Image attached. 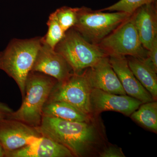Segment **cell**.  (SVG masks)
<instances>
[{"label": "cell", "mask_w": 157, "mask_h": 157, "mask_svg": "<svg viewBox=\"0 0 157 157\" xmlns=\"http://www.w3.org/2000/svg\"><path fill=\"white\" fill-rule=\"evenodd\" d=\"M31 71L53 77L59 83L64 82L73 73L63 57L43 42Z\"/></svg>", "instance_id": "30bf717a"}, {"label": "cell", "mask_w": 157, "mask_h": 157, "mask_svg": "<svg viewBox=\"0 0 157 157\" xmlns=\"http://www.w3.org/2000/svg\"><path fill=\"white\" fill-rule=\"evenodd\" d=\"M42 136L38 127L20 121L7 118L0 122V143L5 153L30 145Z\"/></svg>", "instance_id": "ba28073f"}, {"label": "cell", "mask_w": 157, "mask_h": 157, "mask_svg": "<svg viewBox=\"0 0 157 157\" xmlns=\"http://www.w3.org/2000/svg\"><path fill=\"white\" fill-rule=\"evenodd\" d=\"M86 70L92 88L116 94L127 95L109 63L108 56L103 58L97 64Z\"/></svg>", "instance_id": "7c38bea8"}, {"label": "cell", "mask_w": 157, "mask_h": 157, "mask_svg": "<svg viewBox=\"0 0 157 157\" xmlns=\"http://www.w3.org/2000/svg\"><path fill=\"white\" fill-rule=\"evenodd\" d=\"M92 89L86 69L80 73H73L63 83L57 82L47 101H63L93 115L90 104Z\"/></svg>", "instance_id": "52a82bcc"}, {"label": "cell", "mask_w": 157, "mask_h": 157, "mask_svg": "<svg viewBox=\"0 0 157 157\" xmlns=\"http://www.w3.org/2000/svg\"><path fill=\"white\" fill-rule=\"evenodd\" d=\"M71 152L63 145L42 135L33 143L5 153V157H73Z\"/></svg>", "instance_id": "5bb4252c"}, {"label": "cell", "mask_w": 157, "mask_h": 157, "mask_svg": "<svg viewBox=\"0 0 157 157\" xmlns=\"http://www.w3.org/2000/svg\"><path fill=\"white\" fill-rule=\"evenodd\" d=\"M5 156V152L2 147L0 143V157H4Z\"/></svg>", "instance_id": "cb8c5ba5"}, {"label": "cell", "mask_w": 157, "mask_h": 157, "mask_svg": "<svg viewBox=\"0 0 157 157\" xmlns=\"http://www.w3.org/2000/svg\"><path fill=\"white\" fill-rule=\"evenodd\" d=\"M54 50L63 57L76 73L94 67L107 56L98 45L89 42L73 28L66 32Z\"/></svg>", "instance_id": "277c9868"}, {"label": "cell", "mask_w": 157, "mask_h": 157, "mask_svg": "<svg viewBox=\"0 0 157 157\" xmlns=\"http://www.w3.org/2000/svg\"><path fill=\"white\" fill-rule=\"evenodd\" d=\"M132 15L120 11H94L82 7L78 8L73 28L89 42L98 45Z\"/></svg>", "instance_id": "5b68a950"}, {"label": "cell", "mask_w": 157, "mask_h": 157, "mask_svg": "<svg viewBox=\"0 0 157 157\" xmlns=\"http://www.w3.org/2000/svg\"><path fill=\"white\" fill-rule=\"evenodd\" d=\"M98 45L107 56L120 55L143 59L147 55V50L140 42L132 14Z\"/></svg>", "instance_id": "8992f818"}, {"label": "cell", "mask_w": 157, "mask_h": 157, "mask_svg": "<svg viewBox=\"0 0 157 157\" xmlns=\"http://www.w3.org/2000/svg\"><path fill=\"white\" fill-rule=\"evenodd\" d=\"M13 111L7 104L0 102V122L8 118Z\"/></svg>", "instance_id": "603a6c76"}, {"label": "cell", "mask_w": 157, "mask_h": 157, "mask_svg": "<svg viewBox=\"0 0 157 157\" xmlns=\"http://www.w3.org/2000/svg\"><path fill=\"white\" fill-rule=\"evenodd\" d=\"M155 1L156 0H120L115 4L100 11H120L132 14L141 6Z\"/></svg>", "instance_id": "ffe728a7"}, {"label": "cell", "mask_w": 157, "mask_h": 157, "mask_svg": "<svg viewBox=\"0 0 157 157\" xmlns=\"http://www.w3.org/2000/svg\"><path fill=\"white\" fill-rule=\"evenodd\" d=\"M58 82L55 78L31 71L26 81L25 95L19 109L8 118L16 120L36 128L41 124L43 107Z\"/></svg>", "instance_id": "3957f363"}, {"label": "cell", "mask_w": 157, "mask_h": 157, "mask_svg": "<svg viewBox=\"0 0 157 157\" xmlns=\"http://www.w3.org/2000/svg\"><path fill=\"white\" fill-rule=\"evenodd\" d=\"M100 157H125L122 149L116 145H105L99 152Z\"/></svg>", "instance_id": "44dd1931"}, {"label": "cell", "mask_w": 157, "mask_h": 157, "mask_svg": "<svg viewBox=\"0 0 157 157\" xmlns=\"http://www.w3.org/2000/svg\"><path fill=\"white\" fill-rule=\"evenodd\" d=\"M129 67L137 80L151 95L157 99V71L145 58L128 56L127 58Z\"/></svg>", "instance_id": "9a60e30c"}, {"label": "cell", "mask_w": 157, "mask_h": 157, "mask_svg": "<svg viewBox=\"0 0 157 157\" xmlns=\"http://www.w3.org/2000/svg\"><path fill=\"white\" fill-rule=\"evenodd\" d=\"M108 57L109 63L127 95L137 99L142 103L155 101L150 94L134 75L129 67L128 59L125 56L111 55Z\"/></svg>", "instance_id": "8fae6325"}, {"label": "cell", "mask_w": 157, "mask_h": 157, "mask_svg": "<svg viewBox=\"0 0 157 157\" xmlns=\"http://www.w3.org/2000/svg\"><path fill=\"white\" fill-rule=\"evenodd\" d=\"M142 104L127 95L116 94L95 88H93L91 93V107L94 116L104 111H113L130 117Z\"/></svg>", "instance_id": "9c48e42d"}, {"label": "cell", "mask_w": 157, "mask_h": 157, "mask_svg": "<svg viewBox=\"0 0 157 157\" xmlns=\"http://www.w3.org/2000/svg\"><path fill=\"white\" fill-rule=\"evenodd\" d=\"M78 9V8L63 6L53 12L59 24L66 33L76 24Z\"/></svg>", "instance_id": "d6986e66"}, {"label": "cell", "mask_w": 157, "mask_h": 157, "mask_svg": "<svg viewBox=\"0 0 157 157\" xmlns=\"http://www.w3.org/2000/svg\"><path fill=\"white\" fill-rule=\"evenodd\" d=\"M146 58L157 71V39L155 40L150 48L147 50Z\"/></svg>", "instance_id": "7402d4cb"}, {"label": "cell", "mask_w": 157, "mask_h": 157, "mask_svg": "<svg viewBox=\"0 0 157 157\" xmlns=\"http://www.w3.org/2000/svg\"><path fill=\"white\" fill-rule=\"evenodd\" d=\"M42 44V37L13 39L5 50L0 52V70L15 81L22 99L25 95L27 78Z\"/></svg>", "instance_id": "7a4b0ae2"}, {"label": "cell", "mask_w": 157, "mask_h": 157, "mask_svg": "<svg viewBox=\"0 0 157 157\" xmlns=\"http://www.w3.org/2000/svg\"><path fill=\"white\" fill-rule=\"evenodd\" d=\"M42 114L43 116L70 121H89L97 117L85 113L71 104L60 101H47L43 107Z\"/></svg>", "instance_id": "2e32d148"}, {"label": "cell", "mask_w": 157, "mask_h": 157, "mask_svg": "<svg viewBox=\"0 0 157 157\" xmlns=\"http://www.w3.org/2000/svg\"><path fill=\"white\" fill-rule=\"evenodd\" d=\"M132 16L141 44L148 50L157 39L156 1L138 8Z\"/></svg>", "instance_id": "4fadbf2b"}, {"label": "cell", "mask_w": 157, "mask_h": 157, "mask_svg": "<svg viewBox=\"0 0 157 157\" xmlns=\"http://www.w3.org/2000/svg\"><path fill=\"white\" fill-rule=\"evenodd\" d=\"M39 131L63 145L74 157L98 155L105 146L103 126L97 117L87 122L70 121L43 116Z\"/></svg>", "instance_id": "6da1fadb"}, {"label": "cell", "mask_w": 157, "mask_h": 157, "mask_svg": "<svg viewBox=\"0 0 157 157\" xmlns=\"http://www.w3.org/2000/svg\"><path fill=\"white\" fill-rule=\"evenodd\" d=\"M47 25L48 31L45 36L42 37V42L54 49L57 44L64 37L66 32L60 25L53 12L49 15Z\"/></svg>", "instance_id": "ac0fdd59"}, {"label": "cell", "mask_w": 157, "mask_h": 157, "mask_svg": "<svg viewBox=\"0 0 157 157\" xmlns=\"http://www.w3.org/2000/svg\"><path fill=\"white\" fill-rule=\"evenodd\" d=\"M131 119L149 131L157 132L156 101L142 103L130 115Z\"/></svg>", "instance_id": "e0dca14e"}]
</instances>
